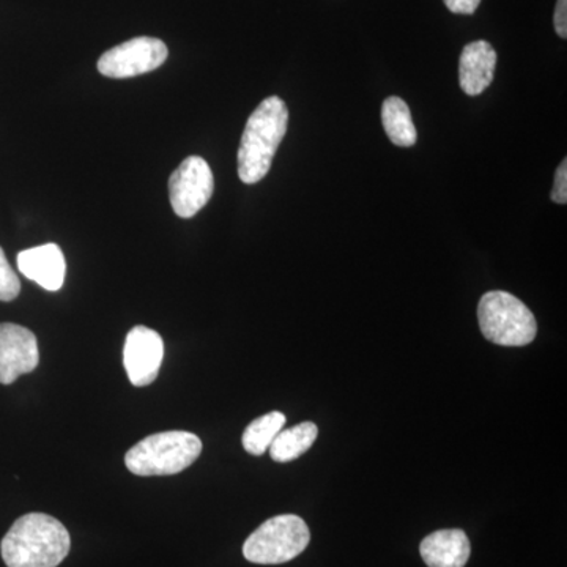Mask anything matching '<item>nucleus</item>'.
Segmentation results:
<instances>
[{"label":"nucleus","mask_w":567,"mask_h":567,"mask_svg":"<svg viewBox=\"0 0 567 567\" xmlns=\"http://www.w3.org/2000/svg\"><path fill=\"white\" fill-rule=\"evenodd\" d=\"M555 31L563 40L567 39V0H558L554 14Z\"/></svg>","instance_id":"nucleus-18"},{"label":"nucleus","mask_w":567,"mask_h":567,"mask_svg":"<svg viewBox=\"0 0 567 567\" xmlns=\"http://www.w3.org/2000/svg\"><path fill=\"white\" fill-rule=\"evenodd\" d=\"M311 540L303 518L284 514L264 522L246 539L244 555L256 565H282L303 554Z\"/></svg>","instance_id":"nucleus-5"},{"label":"nucleus","mask_w":567,"mask_h":567,"mask_svg":"<svg viewBox=\"0 0 567 567\" xmlns=\"http://www.w3.org/2000/svg\"><path fill=\"white\" fill-rule=\"evenodd\" d=\"M289 111L279 96H268L246 122L238 151V177L246 185L262 181L286 136Z\"/></svg>","instance_id":"nucleus-2"},{"label":"nucleus","mask_w":567,"mask_h":567,"mask_svg":"<svg viewBox=\"0 0 567 567\" xmlns=\"http://www.w3.org/2000/svg\"><path fill=\"white\" fill-rule=\"evenodd\" d=\"M166 44L152 37H136L104 52L99 61V71L114 80L140 76L159 69L167 61Z\"/></svg>","instance_id":"nucleus-6"},{"label":"nucleus","mask_w":567,"mask_h":567,"mask_svg":"<svg viewBox=\"0 0 567 567\" xmlns=\"http://www.w3.org/2000/svg\"><path fill=\"white\" fill-rule=\"evenodd\" d=\"M40 363L39 342L28 328L0 323V383L10 385Z\"/></svg>","instance_id":"nucleus-9"},{"label":"nucleus","mask_w":567,"mask_h":567,"mask_svg":"<svg viewBox=\"0 0 567 567\" xmlns=\"http://www.w3.org/2000/svg\"><path fill=\"white\" fill-rule=\"evenodd\" d=\"M383 128L398 147H413L417 141V132L412 121V112L404 100L390 96L382 106Z\"/></svg>","instance_id":"nucleus-14"},{"label":"nucleus","mask_w":567,"mask_h":567,"mask_svg":"<svg viewBox=\"0 0 567 567\" xmlns=\"http://www.w3.org/2000/svg\"><path fill=\"white\" fill-rule=\"evenodd\" d=\"M203 453L199 436L169 431L141 440L126 453V468L137 476H171L192 466Z\"/></svg>","instance_id":"nucleus-3"},{"label":"nucleus","mask_w":567,"mask_h":567,"mask_svg":"<svg viewBox=\"0 0 567 567\" xmlns=\"http://www.w3.org/2000/svg\"><path fill=\"white\" fill-rule=\"evenodd\" d=\"M551 200L555 204L565 205L567 203V162L563 159L559 164L557 174H555L554 192Z\"/></svg>","instance_id":"nucleus-17"},{"label":"nucleus","mask_w":567,"mask_h":567,"mask_svg":"<svg viewBox=\"0 0 567 567\" xmlns=\"http://www.w3.org/2000/svg\"><path fill=\"white\" fill-rule=\"evenodd\" d=\"M420 554L429 567H465L472 544L462 529H440L424 537Z\"/></svg>","instance_id":"nucleus-12"},{"label":"nucleus","mask_w":567,"mask_h":567,"mask_svg":"<svg viewBox=\"0 0 567 567\" xmlns=\"http://www.w3.org/2000/svg\"><path fill=\"white\" fill-rule=\"evenodd\" d=\"M70 533L58 518L32 513L18 518L0 544L9 567H58L69 555Z\"/></svg>","instance_id":"nucleus-1"},{"label":"nucleus","mask_w":567,"mask_h":567,"mask_svg":"<svg viewBox=\"0 0 567 567\" xmlns=\"http://www.w3.org/2000/svg\"><path fill=\"white\" fill-rule=\"evenodd\" d=\"M21 292V282L0 248V301H13Z\"/></svg>","instance_id":"nucleus-16"},{"label":"nucleus","mask_w":567,"mask_h":567,"mask_svg":"<svg viewBox=\"0 0 567 567\" xmlns=\"http://www.w3.org/2000/svg\"><path fill=\"white\" fill-rule=\"evenodd\" d=\"M213 189L215 178L208 163L200 156H188L171 175L169 196L175 215L196 216L212 199Z\"/></svg>","instance_id":"nucleus-7"},{"label":"nucleus","mask_w":567,"mask_h":567,"mask_svg":"<svg viewBox=\"0 0 567 567\" xmlns=\"http://www.w3.org/2000/svg\"><path fill=\"white\" fill-rule=\"evenodd\" d=\"M18 268L48 292H58L65 281L66 262L59 245L48 244L18 254Z\"/></svg>","instance_id":"nucleus-10"},{"label":"nucleus","mask_w":567,"mask_h":567,"mask_svg":"<svg viewBox=\"0 0 567 567\" xmlns=\"http://www.w3.org/2000/svg\"><path fill=\"white\" fill-rule=\"evenodd\" d=\"M447 10L456 14H473L480 7L481 0H443Z\"/></svg>","instance_id":"nucleus-19"},{"label":"nucleus","mask_w":567,"mask_h":567,"mask_svg":"<svg viewBox=\"0 0 567 567\" xmlns=\"http://www.w3.org/2000/svg\"><path fill=\"white\" fill-rule=\"evenodd\" d=\"M317 435H319V429L315 423H301L290 429H282L268 451L275 462L286 464L303 456L306 451L315 445Z\"/></svg>","instance_id":"nucleus-13"},{"label":"nucleus","mask_w":567,"mask_h":567,"mask_svg":"<svg viewBox=\"0 0 567 567\" xmlns=\"http://www.w3.org/2000/svg\"><path fill=\"white\" fill-rule=\"evenodd\" d=\"M496 69V52L488 41L466 44L458 61V82L470 96L481 95L492 84Z\"/></svg>","instance_id":"nucleus-11"},{"label":"nucleus","mask_w":567,"mask_h":567,"mask_svg":"<svg viewBox=\"0 0 567 567\" xmlns=\"http://www.w3.org/2000/svg\"><path fill=\"white\" fill-rule=\"evenodd\" d=\"M477 320L487 341L505 347L532 344L537 334L535 316L514 295L495 290L481 298Z\"/></svg>","instance_id":"nucleus-4"},{"label":"nucleus","mask_w":567,"mask_h":567,"mask_svg":"<svg viewBox=\"0 0 567 567\" xmlns=\"http://www.w3.org/2000/svg\"><path fill=\"white\" fill-rule=\"evenodd\" d=\"M284 424H286V416L281 412H271L257 417L246 427L241 439L245 450L252 456H262L274 443L276 435L282 431Z\"/></svg>","instance_id":"nucleus-15"},{"label":"nucleus","mask_w":567,"mask_h":567,"mask_svg":"<svg viewBox=\"0 0 567 567\" xmlns=\"http://www.w3.org/2000/svg\"><path fill=\"white\" fill-rule=\"evenodd\" d=\"M164 342L162 336L147 327H134L123 347V364L134 386L155 382L162 368Z\"/></svg>","instance_id":"nucleus-8"}]
</instances>
